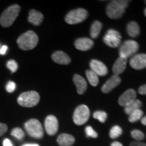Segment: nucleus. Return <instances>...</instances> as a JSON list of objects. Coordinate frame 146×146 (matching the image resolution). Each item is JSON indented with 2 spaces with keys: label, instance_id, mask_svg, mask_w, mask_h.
Here are the masks:
<instances>
[{
  "label": "nucleus",
  "instance_id": "nucleus-31",
  "mask_svg": "<svg viewBox=\"0 0 146 146\" xmlns=\"http://www.w3.org/2000/svg\"><path fill=\"white\" fill-rule=\"evenodd\" d=\"M7 67L12 73L15 72L18 70V64L15 60H9L7 63Z\"/></svg>",
  "mask_w": 146,
  "mask_h": 146
},
{
  "label": "nucleus",
  "instance_id": "nucleus-5",
  "mask_svg": "<svg viewBox=\"0 0 146 146\" xmlns=\"http://www.w3.org/2000/svg\"><path fill=\"white\" fill-rule=\"evenodd\" d=\"M88 12L84 8H77L71 10L66 14L65 22L69 25H76L81 23L88 17Z\"/></svg>",
  "mask_w": 146,
  "mask_h": 146
},
{
  "label": "nucleus",
  "instance_id": "nucleus-14",
  "mask_svg": "<svg viewBox=\"0 0 146 146\" xmlns=\"http://www.w3.org/2000/svg\"><path fill=\"white\" fill-rule=\"evenodd\" d=\"M120 83H121V78L119 76L112 75L102 87V91L104 94H108L115 87H117Z\"/></svg>",
  "mask_w": 146,
  "mask_h": 146
},
{
  "label": "nucleus",
  "instance_id": "nucleus-13",
  "mask_svg": "<svg viewBox=\"0 0 146 146\" xmlns=\"http://www.w3.org/2000/svg\"><path fill=\"white\" fill-rule=\"evenodd\" d=\"M91 70L98 76H105L108 74V70L104 64L98 60H92L89 63Z\"/></svg>",
  "mask_w": 146,
  "mask_h": 146
},
{
  "label": "nucleus",
  "instance_id": "nucleus-37",
  "mask_svg": "<svg viewBox=\"0 0 146 146\" xmlns=\"http://www.w3.org/2000/svg\"><path fill=\"white\" fill-rule=\"evenodd\" d=\"M7 50H8V46L7 45H3L1 47V48L0 49V54L1 55H4L6 54Z\"/></svg>",
  "mask_w": 146,
  "mask_h": 146
},
{
  "label": "nucleus",
  "instance_id": "nucleus-36",
  "mask_svg": "<svg viewBox=\"0 0 146 146\" xmlns=\"http://www.w3.org/2000/svg\"><path fill=\"white\" fill-rule=\"evenodd\" d=\"M3 146H13L12 142H11L10 140L8 139H5L3 140Z\"/></svg>",
  "mask_w": 146,
  "mask_h": 146
},
{
  "label": "nucleus",
  "instance_id": "nucleus-33",
  "mask_svg": "<svg viewBox=\"0 0 146 146\" xmlns=\"http://www.w3.org/2000/svg\"><path fill=\"white\" fill-rule=\"evenodd\" d=\"M8 131V127L4 123H0V137L2 136Z\"/></svg>",
  "mask_w": 146,
  "mask_h": 146
},
{
  "label": "nucleus",
  "instance_id": "nucleus-35",
  "mask_svg": "<svg viewBox=\"0 0 146 146\" xmlns=\"http://www.w3.org/2000/svg\"><path fill=\"white\" fill-rule=\"evenodd\" d=\"M129 146H146V143L139 141H133L131 142Z\"/></svg>",
  "mask_w": 146,
  "mask_h": 146
},
{
  "label": "nucleus",
  "instance_id": "nucleus-6",
  "mask_svg": "<svg viewBox=\"0 0 146 146\" xmlns=\"http://www.w3.org/2000/svg\"><path fill=\"white\" fill-rule=\"evenodd\" d=\"M27 132L31 137L41 139L43 137V129L41 123L36 119H31L25 124Z\"/></svg>",
  "mask_w": 146,
  "mask_h": 146
},
{
  "label": "nucleus",
  "instance_id": "nucleus-34",
  "mask_svg": "<svg viewBox=\"0 0 146 146\" xmlns=\"http://www.w3.org/2000/svg\"><path fill=\"white\" fill-rule=\"evenodd\" d=\"M138 93L141 95H144L146 96V84L142 85L138 89Z\"/></svg>",
  "mask_w": 146,
  "mask_h": 146
},
{
  "label": "nucleus",
  "instance_id": "nucleus-39",
  "mask_svg": "<svg viewBox=\"0 0 146 146\" xmlns=\"http://www.w3.org/2000/svg\"><path fill=\"white\" fill-rule=\"evenodd\" d=\"M141 123L142 125L146 126V116H144V117H143V118H141Z\"/></svg>",
  "mask_w": 146,
  "mask_h": 146
},
{
  "label": "nucleus",
  "instance_id": "nucleus-27",
  "mask_svg": "<svg viewBox=\"0 0 146 146\" xmlns=\"http://www.w3.org/2000/svg\"><path fill=\"white\" fill-rule=\"evenodd\" d=\"M94 118L98 120L100 123H104L107 119L108 114L106 112H104V111H96L94 113Z\"/></svg>",
  "mask_w": 146,
  "mask_h": 146
},
{
  "label": "nucleus",
  "instance_id": "nucleus-8",
  "mask_svg": "<svg viewBox=\"0 0 146 146\" xmlns=\"http://www.w3.org/2000/svg\"><path fill=\"white\" fill-rule=\"evenodd\" d=\"M139 50L138 43L133 40H127L120 45L119 49L120 57L126 58L133 56Z\"/></svg>",
  "mask_w": 146,
  "mask_h": 146
},
{
  "label": "nucleus",
  "instance_id": "nucleus-29",
  "mask_svg": "<svg viewBox=\"0 0 146 146\" xmlns=\"http://www.w3.org/2000/svg\"><path fill=\"white\" fill-rule=\"evenodd\" d=\"M131 135L133 139L137 140V141H141V140H143L145 138L143 133L141 131L137 130V129H135V130L131 131Z\"/></svg>",
  "mask_w": 146,
  "mask_h": 146
},
{
  "label": "nucleus",
  "instance_id": "nucleus-25",
  "mask_svg": "<svg viewBox=\"0 0 146 146\" xmlns=\"http://www.w3.org/2000/svg\"><path fill=\"white\" fill-rule=\"evenodd\" d=\"M143 112L141 109H137L136 110L133 111L132 113L129 114V120L131 123H135L137 122V120H140L143 116Z\"/></svg>",
  "mask_w": 146,
  "mask_h": 146
},
{
  "label": "nucleus",
  "instance_id": "nucleus-9",
  "mask_svg": "<svg viewBox=\"0 0 146 146\" xmlns=\"http://www.w3.org/2000/svg\"><path fill=\"white\" fill-rule=\"evenodd\" d=\"M121 39L122 36L119 32L114 29H109L104 36L103 40L105 44H106L108 46L115 48L120 45Z\"/></svg>",
  "mask_w": 146,
  "mask_h": 146
},
{
  "label": "nucleus",
  "instance_id": "nucleus-1",
  "mask_svg": "<svg viewBox=\"0 0 146 146\" xmlns=\"http://www.w3.org/2000/svg\"><path fill=\"white\" fill-rule=\"evenodd\" d=\"M130 1L114 0L111 1L106 7V14L110 18L118 19L125 13Z\"/></svg>",
  "mask_w": 146,
  "mask_h": 146
},
{
  "label": "nucleus",
  "instance_id": "nucleus-15",
  "mask_svg": "<svg viewBox=\"0 0 146 146\" xmlns=\"http://www.w3.org/2000/svg\"><path fill=\"white\" fill-rule=\"evenodd\" d=\"M94 45V42L91 39L87 37L79 38L74 42V46L80 51H88L91 50Z\"/></svg>",
  "mask_w": 146,
  "mask_h": 146
},
{
  "label": "nucleus",
  "instance_id": "nucleus-10",
  "mask_svg": "<svg viewBox=\"0 0 146 146\" xmlns=\"http://www.w3.org/2000/svg\"><path fill=\"white\" fill-rule=\"evenodd\" d=\"M45 129L49 135H54L58 130V121L57 118L53 115L47 116L45 120Z\"/></svg>",
  "mask_w": 146,
  "mask_h": 146
},
{
  "label": "nucleus",
  "instance_id": "nucleus-12",
  "mask_svg": "<svg viewBox=\"0 0 146 146\" xmlns=\"http://www.w3.org/2000/svg\"><path fill=\"white\" fill-rule=\"evenodd\" d=\"M130 66L135 70H142L146 68V54H138L133 56L130 60Z\"/></svg>",
  "mask_w": 146,
  "mask_h": 146
},
{
  "label": "nucleus",
  "instance_id": "nucleus-23",
  "mask_svg": "<svg viewBox=\"0 0 146 146\" xmlns=\"http://www.w3.org/2000/svg\"><path fill=\"white\" fill-rule=\"evenodd\" d=\"M142 106V102L139 100H135L127 106L125 107V112L126 114H130L133 111L136 110L137 109H140V108Z\"/></svg>",
  "mask_w": 146,
  "mask_h": 146
},
{
  "label": "nucleus",
  "instance_id": "nucleus-20",
  "mask_svg": "<svg viewBox=\"0 0 146 146\" xmlns=\"http://www.w3.org/2000/svg\"><path fill=\"white\" fill-rule=\"evenodd\" d=\"M75 141V138L67 133L60 134L57 138V142L60 146H71Z\"/></svg>",
  "mask_w": 146,
  "mask_h": 146
},
{
  "label": "nucleus",
  "instance_id": "nucleus-19",
  "mask_svg": "<svg viewBox=\"0 0 146 146\" xmlns=\"http://www.w3.org/2000/svg\"><path fill=\"white\" fill-rule=\"evenodd\" d=\"M28 18L29 23L34 26H39L43 21V15L35 10H31Z\"/></svg>",
  "mask_w": 146,
  "mask_h": 146
},
{
  "label": "nucleus",
  "instance_id": "nucleus-2",
  "mask_svg": "<svg viewBox=\"0 0 146 146\" xmlns=\"http://www.w3.org/2000/svg\"><path fill=\"white\" fill-rule=\"evenodd\" d=\"M39 42L37 35L33 31H29L18 37L17 43L22 50H31L36 46Z\"/></svg>",
  "mask_w": 146,
  "mask_h": 146
},
{
  "label": "nucleus",
  "instance_id": "nucleus-18",
  "mask_svg": "<svg viewBox=\"0 0 146 146\" xmlns=\"http://www.w3.org/2000/svg\"><path fill=\"white\" fill-rule=\"evenodd\" d=\"M127 59L119 57L116 60L112 67V72L114 75L119 76L125 70L127 67Z\"/></svg>",
  "mask_w": 146,
  "mask_h": 146
},
{
  "label": "nucleus",
  "instance_id": "nucleus-32",
  "mask_svg": "<svg viewBox=\"0 0 146 146\" xmlns=\"http://www.w3.org/2000/svg\"><path fill=\"white\" fill-rule=\"evenodd\" d=\"M16 89V84L13 81H9L6 85V91L8 93H12Z\"/></svg>",
  "mask_w": 146,
  "mask_h": 146
},
{
  "label": "nucleus",
  "instance_id": "nucleus-7",
  "mask_svg": "<svg viewBox=\"0 0 146 146\" xmlns=\"http://www.w3.org/2000/svg\"><path fill=\"white\" fill-rule=\"evenodd\" d=\"M90 110L86 105H80L76 108L73 114V121L76 125H83L88 121Z\"/></svg>",
  "mask_w": 146,
  "mask_h": 146
},
{
  "label": "nucleus",
  "instance_id": "nucleus-41",
  "mask_svg": "<svg viewBox=\"0 0 146 146\" xmlns=\"http://www.w3.org/2000/svg\"><path fill=\"white\" fill-rule=\"evenodd\" d=\"M144 14H145V16H146V8H145V10H144Z\"/></svg>",
  "mask_w": 146,
  "mask_h": 146
},
{
  "label": "nucleus",
  "instance_id": "nucleus-21",
  "mask_svg": "<svg viewBox=\"0 0 146 146\" xmlns=\"http://www.w3.org/2000/svg\"><path fill=\"white\" fill-rule=\"evenodd\" d=\"M127 32L131 37H137L140 34V27L138 23L135 21H131L127 25Z\"/></svg>",
  "mask_w": 146,
  "mask_h": 146
},
{
  "label": "nucleus",
  "instance_id": "nucleus-38",
  "mask_svg": "<svg viewBox=\"0 0 146 146\" xmlns=\"http://www.w3.org/2000/svg\"><path fill=\"white\" fill-rule=\"evenodd\" d=\"M110 146H123V144L121 143H120V142L118 141H114L113 142V143L111 144Z\"/></svg>",
  "mask_w": 146,
  "mask_h": 146
},
{
  "label": "nucleus",
  "instance_id": "nucleus-17",
  "mask_svg": "<svg viewBox=\"0 0 146 146\" xmlns=\"http://www.w3.org/2000/svg\"><path fill=\"white\" fill-rule=\"evenodd\" d=\"M73 82L76 87V91L79 95L83 94L87 88V81L79 74H75L73 76Z\"/></svg>",
  "mask_w": 146,
  "mask_h": 146
},
{
  "label": "nucleus",
  "instance_id": "nucleus-28",
  "mask_svg": "<svg viewBox=\"0 0 146 146\" xmlns=\"http://www.w3.org/2000/svg\"><path fill=\"white\" fill-rule=\"evenodd\" d=\"M11 135L19 140H22L25 137V133L21 128L16 127L11 131Z\"/></svg>",
  "mask_w": 146,
  "mask_h": 146
},
{
  "label": "nucleus",
  "instance_id": "nucleus-30",
  "mask_svg": "<svg viewBox=\"0 0 146 146\" xmlns=\"http://www.w3.org/2000/svg\"><path fill=\"white\" fill-rule=\"evenodd\" d=\"M85 133H86V135L87 137H88L97 138L98 136L96 131H95L91 126H88V127L85 128Z\"/></svg>",
  "mask_w": 146,
  "mask_h": 146
},
{
  "label": "nucleus",
  "instance_id": "nucleus-42",
  "mask_svg": "<svg viewBox=\"0 0 146 146\" xmlns=\"http://www.w3.org/2000/svg\"><path fill=\"white\" fill-rule=\"evenodd\" d=\"M145 4H146V1H145Z\"/></svg>",
  "mask_w": 146,
  "mask_h": 146
},
{
  "label": "nucleus",
  "instance_id": "nucleus-4",
  "mask_svg": "<svg viewBox=\"0 0 146 146\" xmlns=\"http://www.w3.org/2000/svg\"><path fill=\"white\" fill-rule=\"evenodd\" d=\"M40 100L39 94L36 91H29L24 92L18 98V104L23 107L31 108L38 104Z\"/></svg>",
  "mask_w": 146,
  "mask_h": 146
},
{
  "label": "nucleus",
  "instance_id": "nucleus-40",
  "mask_svg": "<svg viewBox=\"0 0 146 146\" xmlns=\"http://www.w3.org/2000/svg\"><path fill=\"white\" fill-rule=\"evenodd\" d=\"M23 146H39V145L36 143H28V144H25V145H23Z\"/></svg>",
  "mask_w": 146,
  "mask_h": 146
},
{
  "label": "nucleus",
  "instance_id": "nucleus-16",
  "mask_svg": "<svg viewBox=\"0 0 146 146\" xmlns=\"http://www.w3.org/2000/svg\"><path fill=\"white\" fill-rule=\"evenodd\" d=\"M52 58L54 62L62 65H67L70 63V58L62 51H57L52 54Z\"/></svg>",
  "mask_w": 146,
  "mask_h": 146
},
{
  "label": "nucleus",
  "instance_id": "nucleus-24",
  "mask_svg": "<svg viewBox=\"0 0 146 146\" xmlns=\"http://www.w3.org/2000/svg\"><path fill=\"white\" fill-rule=\"evenodd\" d=\"M86 76L87 78H88V81L89 83L92 86L96 87L99 83V76L96 74L94 71L91 70H87L86 71Z\"/></svg>",
  "mask_w": 146,
  "mask_h": 146
},
{
  "label": "nucleus",
  "instance_id": "nucleus-11",
  "mask_svg": "<svg viewBox=\"0 0 146 146\" xmlns=\"http://www.w3.org/2000/svg\"><path fill=\"white\" fill-rule=\"evenodd\" d=\"M137 93L133 89H129L125 91L118 98V104L121 106L125 107L136 100Z\"/></svg>",
  "mask_w": 146,
  "mask_h": 146
},
{
  "label": "nucleus",
  "instance_id": "nucleus-22",
  "mask_svg": "<svg viewBox=\"0 0 146 146\" xmlns=\"http://www.w3.org/2000/svg\"><path fill=\"white\" fill-rule=\"evenodd\" d=\"M102 24L100 21H96L93 23L90 29V35L92 39H96L101 32Z\"/></svg>",
  "mask_w": 146,
  "mask_h": 146
},
{
  "label": "nucleus",
  "instance_id": "nucleus-26",
  "mask_svg": "<svg viewBox=\"0 0 146 146\" xmlns=\"http://www.w3.org/2000/svg\"><path fill=\"white\" fill-rule=\"evenodd\" d=\"M123 133V130L119 126H114L112 129H111L110 131V137L112 139H116L120 137Z\"/></svg>",
  "mask_w": 146,
  "mask_h": 146
},
{
  "label": "nucleus",
  "instance_id": "nucleus-3",
  "mask_svg": "<svg viewBox=\"0 0 146 146\" xmlns=\"http://www.w3.org/2000/svg\"><path fill=\"white\" fill-rule=\"evenodd\" d=\"M20 11L21 6L17 4L11 5L3 11L0 17V24L1 26L5 28L12 26L16 18L18 17Z\"/></svg>",
  "mask_w": 146,
  "mask_h": 146
}]
</instances>
